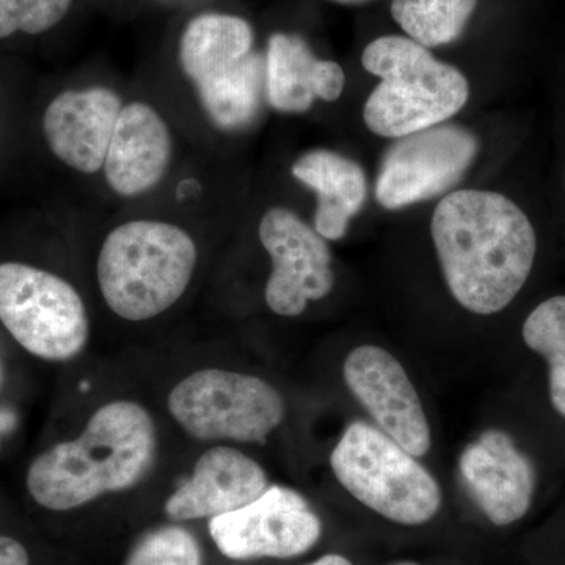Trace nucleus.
Instances as JSON below:
<instances>
[{
  "instance_id": "f257e3e1",
  "label": "nucleus",
  "mask_w": 565,
  "mask_h": 565,
  "mask_svg": "<svg viewBox=\"0 0 565 565\" xmlns=\"http://www.w3.org/2000/svg\"><path fill=\"white\" fill-rule=\"evenodd\" d=\"M430 233L449 292L471 313L503 311L533 270V223L501 193H449L435 207Z\"/></svg>"
},
{
  "instance_id": "f03ea898",
  "label": "nucleus",
  "mask_w": 565,
  "mask_h": 565,
  "mask_svg": "<svg viewBox=\"0 0 565 565\" xmlns=\"http://www.w3.org/2000/svg\"><path fill=\"white\" fill-rule=\"evenodd\" d=\"M158 449L151 415L131 401L95 412L76 440L52 446L29 468L28 489L50 511L65 512L122 492L150 473Z\"/></svg>"
},
{
  "instance_id": "7ed1b4c3",
  "label": "nucleus",
  "mask_w": 565,
  "mask_h": 565,
  "mask_svg": "<svg viewBox=\"0 0 565 565\" xmlns=\"http://www.w3.org/2000/svg\"><path fill=\"white\" fill-rule=\"evenodd\" d=\"M363 68L381 77L364 104L363 120L375 136L401 137L441 125L462 109L470 85L462 71L437 61L405 36H381L364 47Z\"/></svg>"
},
{
  "instance_id": "20e7f679",
  "label": "nucleus",
  "mask_w": 565,
  "mask_h": 565,
  "mask_svg": "<svg viewBox=\"0 0 565 565\" xmlns=\"http://www.w3.org/2000/svg\"><path fill=\"white\" fill-rule=\"evenodd\" d=\"M196 245L172 223L137 221L104 241L98 281L104 300L126 321L156 318L173 307L195 270Z\"/></svg>"
},
{
  "instance_id": "39448f33",
  "label": "nucleus",
  "mask_w": 565,
  "mask_h": 565,
  "mask_svg": "<svg viewBox=\"0 0 565 565\" xmlns=\"http://www.w3.org/2000/svg\"><path fill=\"white\" fill-rule=\"evenodd\" d=\"M252 50V25L233 14H200L182 33V71L195 84L207 117L222 131L250 125L262 107L266 58Z\"/></svg>"
},
{
  "instance_id": "423d86ee",
  "label": "nucleus",
  "mask_w": 565,
  "mask_h": 565,
  "mask_svg": "<svg viewBox=\"0 0 565 565\" xmlns=\"http://www.w3.org/2000/svg\"><path fill=\"white\" fill-rule=\"evenodd\" d=\"M338 482L360 503L397 525L430 522L441 508L433 475L379 427L353 422L330 456Z\"/></svg>"
},
{
  "instance_id": "0eeeda50",
  "label": "nucleus",
  "mask_w": 565,
  "mask_h": 565,
  "mask_svg": "<svg viewBox=\"0 0 565 565\" xmlns=\"http://www.w3.org/2000/svg\"><path fill=\"white\" fill-rule=\"evenodd\" d=\"M170 414L202 441L264 444L286 415L280 392L269 382L223 370L193 373L174 386Z\"/></svg>"
},
{
  "instance_id": "6e6552de",
  "label": "nucleus",
  "mask_w": 565,
  "mask_h": 565,
  "mask_svg": "<svg viewBox=\"0 0 565 565\" xmlns=\"http://www.w3.org/2000/svg\"><path fill=\"white\" fill-rule=\"evenodd\" d=\"M0 322L32 355L65 362L87 345V310L57 275L21 263L0 264Z\"/></svg>"
},
{
  "instance_id": "1a4fd4ad",
  "label": "nucleus",
  "mask_w": 565,
  "mask_h": 565,
  "mask_svg": "<svg viewBox=\"0 0 565 565\" xmlns=\"http://www.w3.org/2000/svg\"><path fill=\"white\" fill-rule=\"evenodd\" d=\"M478 154V140L462 126L437 125L401 137L386 152L375 184L385 210L434 199L459 184Z\"/></svg>"
},
{
  "instance_id": "9d476101",
  "label": "nucleus",
  "mask_w": 565,
  "mask_h": 565,
  "mask_svg": "<svg viewBox=\"0 0 565 565\" xmlns=\"http://www.w3.org/2000/svg\"><path fill=\"white\" fill-rule=\"evenodd\" d=\"M210 534L230 559H288L318 544L322 523L302 494L273 486L253 503L211 519Z\"/></svg>"
},
{
  "instance_id": "9b49d317",
  "label": "nucleus",
  "mask_w": 565,
  "mask_h": 565,
  "mask_svg": "<svg viewBox=\"0 0 565 565\" xmlns=\"http://www.w3.org/2000/svg\"><path fill=\"white\" fill-rule=\"evenodd\" d=\"M259 241L273 258L266 303L275 315L296 318L311 300L332 292V253L321 234L296 212L274 207L259 223Z\"/></svg>"
},
{
  "instance_id": "f8f14e48",
  "label": "nucleus",
  "mask_w": 565,
  "mask_h": 565,
  "mask_svg": "<svg viewBox=\"0 0 565 565\" xmlns=\"http://www.w3.org/2000/svg\"><path fill=\"white\" fill-rule=\"evenodd\" d=\"M344 381L382 433L412 456L427 455L433 445L422 399L403 363L379 345H360L349 352Z\"/></svg>"
},
{
  "instance_id": "ddd939ff",
  "label": "nucleus",
  "mask_w": 565,
  "mask_h": 565,
  "mask_svg": "<svg viewBox=\"0 0 565 565\" xmlns=\"http://www.w3.org/2000/svg\"><path fill=\"white\" fill-rule=\"evenodd\" d=\"M465 487L494 526H509L530 511L535 470L530 457L501 429H487L459 459Z\"/></svg>"
},
{
  "instance_id": "4468645a",
  "label": "nucleus",
  "mask_w": 565,
  "mask_h": 565,
  "mask_svg": "<svg viewBox=\"0 0 565 565\" xmlns=\"http://www.w3.org/2000/svg\"><path fill=\"white\" fill-rule=\"evenodd\" d=\"M121 110L120 96L109 88L63 92L44 111V137L51 151L71 169L99 172Z\"/></svg>"
},
{
  "instance_id": "2eb2a0df",
  "label": "nucleus",
  "mask_w": 565,
  "mask_h": 565,
  "mask_svg": "<svg viewBox=\"0 0 565 565\" xmlns=\"http://www.w3.org/2000/svg\"><path fill=\"white\" fill-rule=\"evenodd\" d=\"M267 487L262 465L230 446H217L200 457L191 479L167 500L166 514L177 522L215 519L253 503Z\"/></svg>"
},
{
  "instance_id": "dca6fc26",
  "label": "nucleus",
  "mask_w": 565,
  "mask_h": 565,
  "mask_svg": "<svg viewBox=\"0 0 565 565\" xmlns=\"http://www.w3.org/2000/svg\"><path fill=\"white\" fill-rule=\"evenodd\" d=\"M169 126L145 103L122 107L104 162L111 191L136 196L162 181L172 159Z\"/></svg>"
},
{
  "instance_id": "f3484780",
  "label": "nucleus",
  "mask_w": 565,
  "mask_h": 565,
  "mask_svg": "<svg viewBox=\"0 0 565 565\" xmlns=\"http://www.w3.org/2000/svg\"><path fill=\"white\" fill-rule=\"evenodd\" d=\"M345 74L338 63L316 57L307 41L274 33L266 55V95L275 110L303 114L316 99L332 103L343 95Z\"/></svg>"
},
{
  "instance_id": "a211bd4d",
  "label": "nucleus",
  "mask_w": 565,
  "mask_h": 565,
  "mask_svg": "<svg viewBox=\"0 0 565 565\" xmlns=\"http://www.w3.org/2000/svg\"><path fill=\"white\" fill-rule=\"evenodd\" d=\"M291 172L318 196L316 232L326 241L343 239L349 223L366 202L367 184L362 167L338 152L313 150L300 156Z\"/></svg>"
},
{
  "instance_id": "6ab92c4d",
  "label": "nucleus",
  "mask_w": 565,
  "mask_h": 565,
  "mask_svg": "<svg viewBox=\"0 0 565 565\" xmlns=\"http://www.w3.org/2000/svg\"><path fill=\"white\" fill-rule=\"evenodd\" d=\"M478 0H393L394 21L424 47L452 43L462 35Z\"/></svg>"
},
{
  "instance_id": "aec40b11",
  "label": "nucleus",
  "mask_w": 565,
  "mask_h": 565,
  "mask_svg": "<svg viewBox=\"0 0 565 565\" xmlns=\"http://www.w3.org/2000/svg\"><path fill=\"white\" fill-rule=\"evenodd\" d=\"M523 340L548 363L550 397L557 414L565 416V296L546 299L531 311Z\"/></svg>"
},
{
  "instance_id": "412c9836",
  "label": "nucleus",
  "mask_w": 565,
  "mask_h": 565,
  "mask_svg": "<svg viewBox=\"0 0 565 565\" xmlns=\"http://www.w3.org/2000/svg\"><path fill=\"white\" fill-rule=\"evenodd\" d=\"M125 565H203L202 546L184 527H158L140 539Z\"/></svg>"
},
{
  "instance_id": "4be33fe9",
  "label": "nucleus",
  "mask_w": 565,
  "mask_h": 565,
  "mask_svg": "<svg viewBox=\"0 0 565 565\" xmlns=\"http://www.w3.org/2000/svg\"><path fill=\"white\" fill-rule=\"evenodd\" d=\"M73 0H0V40L17 32L39 35L68 14Z\"/></svg>"
},
{
  "instance_id": "5701e85b",
  "label": "nucleus",
  "mask_w": 565,
  "mask_h": 565,
  "mask_svg": "<svg viewBox=\"0 0 565 565\" xmlns=\"http://www.w3.org/2000/svg\"><path fill=\"white\" fill-rule=\"evenodd\" d=\"M0 565H31L28 550L21 542L0 535Z\"/></svg>"
},
{
  "instance_id": "b1692460",
  "label": "nucleus",
  "mask_w": 565,
  "mask_h": 565,
  "mask_svg": "<svg viewBox=\"0 0 565 565\" xmlns=\"http://www.w3.org/2000/svg\"><path fill=\"white\" fill-rule=\"evenodd\" d=\"M308 565H353L351 561L348 559V557L343 555H326L322 557H319L318 561H315V563L308 564Z\"/></svg>"
},
{
  "instance_id": "393cba45",
  "label": "nucleus",
  "mask_w": 565,
  "mask_h": 565,
  "mask_svg": "<svg viewBox=\"0 0 565 565\" xmlns=\"http://www.w3.org/2000/svg\"><path fill=\"white\" fill-rule=\"evenodd\" d=\"M330 2L341 3V6H363V3L371 2V0H330Z\"/></svg>"
},
{
  "instance_id": "a878e982",
  "label": "nucleus",
  "mask_w": 565,
  "mask_h": 565,
  "mask_svg": "<svg viewBox=\"0 0 565 565\" xmlns=\"http://www.w3.org/2000/svg\"><path fill=\"white\" fill-rule=\"evenodd\" d=\"M393 565H419V564L408 563V561H404V563H396V564H393Z\"/></svg>"
}]
</instances>
